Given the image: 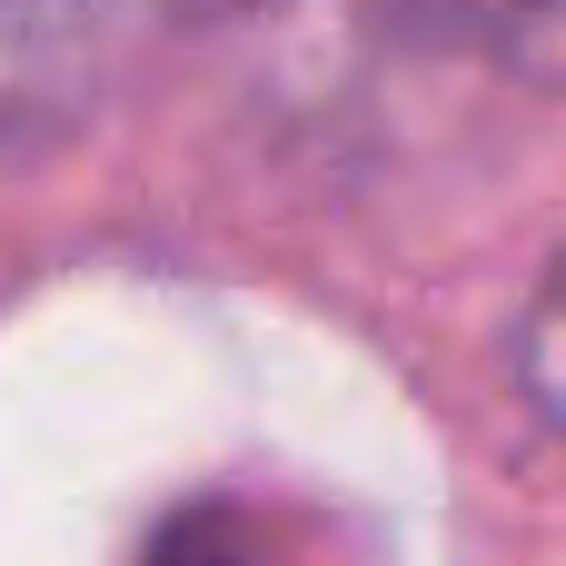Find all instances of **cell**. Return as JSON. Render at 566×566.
<instances>
[{
	"label": "cell",
	"mask_w": 566,
	"mask_h": 566,
	"mask_svg": "<svg viewBox=\"0 0 566 566\" xmlns=\"http://www.w3.org/2000/svg\"><path fill=\"white\" fill-rule=\"evenodd\" d=\"M139 10L159 0H0V129L70 109Z\"/></svg>",
	"instance_id": "1"
},
{
	"label": "cell",
	"mask_w": 566,
	"mask_h": 566,
	"mask_svg": "<svg viewBox=\"0 0 566 566\" xmlns=\"http://www.w3.org/2000/svg\"><path fill=\"white\" fill-rule=\"evenodd\" d=\"M448 30H468L497 70L537 80V90H566V0H428Z\"/></svg>",
	"instance_id": "2"
},
{
	"label": "cell",
	"mask_w": 566,
	"mask_h": 566,
	"mask_svg": "<svg viewBox=\"0 0 566 566\" xmlns=\"http://www.w3.org/2000/svg\"><path fill=\"white\" fill-rule=\"evenodd\" d=\"M517 378H527L537 418L566 428V259L547 269V289H537V308H527V328H517Z\"/></svg>",
	"instance_id": "3"
}]
</instances>
